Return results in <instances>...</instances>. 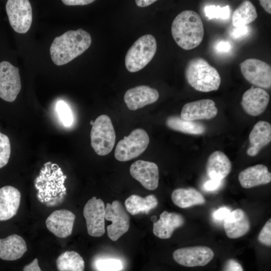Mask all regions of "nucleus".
<instances>
[{
	"label": "nucleus",
	"instance_id": "obj_1",
	"mask_svg": "<svg viewBox=\"0 0 271 271\" xmlns=\"http://www.w3.org/2000/svg\"><path fill=\"white\" fill-rule=\"evenodd\" d=\"M91 41L90 35L82 29L69 30L56 37L51 44L52 60L57 66L66 64L85 51Z\"/></svg>",
	"mask_w": 271,
	"mask_h": 271
},
{
	"label": "nucleus",
	"instance_id": "obj_2",
	"mask_svg": "<svg viewBox=\"0 0 271 271\" xmlns=\"http://www.w3.org/2000/svg\"><path fill=\"white\" fill-rule=\"evenodd\" d=\"M171 33L176 43L186 50L199 46L204 35V26L200 16L192 10H185L173 20Z\"/></svg>",
	"mask_w": 271,
	"mask_h": 271
},
{
	"label": "nucleus",
	"instance_id": "obj_3",
	"mask_svg": "<svg viewBox=\"0 0 271 271\" xmlns=\"http://www.w3.org/2000/svg\"><path fill=\"white\" fill-rule=\"evenodd\" d=\"M185 75L188 83L198 91H216L220 85L221 77L218 71L201 57L193 58L188 62Z\"/></svg>",
	"mask_w": 271,
	"mask_h": 271
},
{
	"label": "nucleus",
	"instance_id": "obj_4",
	"mask_svg": "<svg viewBox=\"0 0 271 271\" xmlns=\"http://www.w3.org/2000/svg\"><path fill=\"white\" fill-rule=\"evenodd\" d=\"M157 50L155 37L147 34L140 37L127 50L125 57V65L130 72L144 68L153 59Z\"/></svg>",
	"mask_w": 271,
	"mask_h": 271
},
{
	"label": "nucleus",
	"instance_id": "obj_5",
	"mask_svg": "<svg viewBox=\"0 0 271 271\" xmlns=\"http://www.w3.org/2000/svg\"><path fill=\"white\" fill-rule=\"evenodd\" d=\"M92 126L90 132L91 147L98 155L108 154L114 147L116 138L110 117L102 114L97 117Z\"/></svg>",
	"mask_w": 271,
	"mask_h": 271
},
{
	"label": "nucleus",
	"instance_id": "obj_6",
	"mask_svg": "<svg viewBox=\"0 0 271 271\" xmlns=\"http://www.w3.org/2000/svg\"><path fill=\"white\" fill-rule=\"evenodd\" d=\"M149 141V137L144 129H135L118 142L114 151L115 158L121 162L135 158L145 151Z\"/></svg>",
	"mask_w": 271,
	"mask_h": 271
},
{
	"label": "nucleus",
	"instance_id": "obj_7",
	"mask_svg": "<svg viewBox=\"0 0 271 271\" xmlns=\"http://www.w3.org/2000/svg\"><path fill=\"white\" fill-rule=\"evenodd\" d=\"M6 9L13 29L18 33H26L31 27L33 20L32 9L29 1L8 0Z\"/></svg>",
	"mask_w": 271,
	"mask_h": 271
},
{
	"label": "nucleus",
	"instance_id": "obj_8",
	"mask_svg": "<svg viewBox=\"0 0 271 271\" xmlns=\"http://www.w3.org/2000/svg\"><path fill=\"white\" fill-rule=\"evenodd\" d=\"M105 219L111 221V224L107 226V232L108 237L112 241L117 240L129 229V215L118 200L113 201L111 204H106Z\"/></svg>",
	"mask_w": 271,
	"mask_h": 271
},
{
	"label": "nucleus",
	"instance_id": "obj_9",
	"mask_svg": "<svg viewBox=\"0 0 271 271\" xmlns=\"http://www.w3.org/2000/svg\"><path fill=\"white\" fill-rule=\"evenodd\" d=\"M105 206L101 199L94 196L85 205L83 214L85 219L88 234L100 237L105 233Z\"/></svg>",
	"mask_w": 271,
	"mask_h": 271
},
{
	"label": "nucleus",
	"instance_id": "obj_10",
	"mask_svg": "<svg viewBox=\"0 0 271 271\" xmlns=\"http://www.w3.org/2000/svg\"><path fill=\"white\" fill-rule=\"evenodd\" d=\"M19 68L10 62H0V97L8 102L14 101L21 89Z\"/></svg>",
	"mask_w": 271,
	"mask_h": 271
},
{
	"label": "nucleus",
	"instance_id": "obj_11",
	"mask_svg": "<svg viewBox=\"0 0 271 271\" xmlns=\"http://www.w3.org/2000/svg\"><path fill=\"white\" fill-rule=\"evenodd\" d=\"M245 79L251 84L265 89L271 86V67L260 60L250 58L239 64Z\"/></svg>",
	"mask_w": 271,
	"mask_h": 271
},
{
	"label": "nucleus",
	"instance_id": "obj_12",
	"mask_svg": "<svg viewBox=\"0 0 271 271\" xmlns=\"http://www.w3.org/2000/svg\"><path fill=\"white\" fill-rule=\"evenodd\" d=\"M214 252L205 246H195L178 248L173 253L174 260L187 267L202 266L208 264L214 257Z\"/></svg>",
	"mask_w": 271,
	"mask_h": 271
},
{
	"label": "nucleus",
	"instance_id": "obj_13",
	"mask_svg": "<svg viewBox=\"0 0 271 271\" xmlns=\"http://www.w3.org/2000/svg\"><path fill=\"white\" fill-rule=\"evenodd\" d=\"M131 176L149 190H154L158 186L159 171L158 166L153 162L138 160L130 167Z\"/></svg>",
	"mask_w": 271,
	"mask_h": 271
},
{
	"label": "nucleus",
	"instance_id": "obj_14",
	"mask_svg": "<svg viewBox=\"0 0 271 271\" xmlns=\"http://www.w3.org/2000/svg\"><path fill=\"white\" fill-rule=\"evenodd\" d=\"M218 109L215 102L210 99H203L185 104L181 110V117L187 120L210 119L215 117Z\"/></svg>",
	"mask_w": 271,
	"mask_h": 271
},
{
	"label": "nucleus",
	"instance_id": "obj_15",
	"mask_svg": "<svg viewBox=\"0 0 271 271\" xmlns=\"http://www.w3.org/2000/svg\"><path fill=\"white\" fill-rule=\"evenodd\" d=\"M75 215L67 209L53 211L46 219L48 229L60 238H66L72 232Z\"/></svg>",
	"mask_w": 271,
	"mask_h": 271
},
{
	"label": "nucleus",
	"instance_id": "obj_16",
	"mask_svg": "<svg viewBox=\"0 0 271 271\" xmlns=\"http://www.w3.org/2000/svg\"><path fill=\"white\" fill-rule=\"evenodd\" d=\"M158 91L146 85H140L127 90L124 101L131 110H136L155 102L159 98Z\"/></svg>",
	"mask_w": 271,
	"mask_h": 271
},
{
	"label": "nucleus",
	"instance_id": "obj_17",
	"mask_svg": "<svg viewBox=\"0 0 271 271\" xmlns=\"http://www.w3.org/2000/svg\"><path fill=\"white\" fill-rule=\"evenodd\" d=\"M269 101V94L265 90L252 86L243 93L241 104L246 113L255 116L264 112Z\"/></svg>",
	"mask_w": 271,
	"mask_h": 271
},
{
	"label": "nucleus",
	"instance_id": "obj_18",
	"mask_svg": "<svg viewBox=\"0 0 271 271\" xmlns=\"http://www.w3.org/2000/svg\"><path fill=\"white\" fill-rule=\"evenodd\" d=\"M185 219L180 214L163 211L153 223V232L157 237L165 239L171 237L174 231L184 225Z\"/></svg>",
	"mask_w": 271,
	"mask_h": 271
},
{
	"label": "nucleus",
	"instance_id": "obj_19",
	"mask_svg": "<svg viewBox=\"0 0 271 271\" xmlns=\"http://www.w3.org/2000/svg\"><path fill=\"white\" fill-rule=\"evenodd\" d=\"M224 229L230 238L240 237L248 232L250 222L245 212L241 209L231 211L224 220Z\"/></svg>",
	"mask_w": 271,
	"mask_h": 271
},
{
	"label": "nucleus",
	"instance_id": "obj_20",
	"mask_svg": "<svg viewBox=\"0 0 271 271\" xmlns=\"http://www.w3.org/2000/svg\"><path fill=\"white\" fill-rule=\"evenodd\" d=\"M21 194L15 187L6 186L0 188V221L8 220L17 213Z\"/></svg>",
	"mask_w": 271,
	"mask_h": 271
},
{
	"label": "nucleus",
	"instance_id": "obj_21",
	"mask_svg": "<svg viewBox=\"0 0 271 271\" xmlns=\"http://www.w3.org/2000/svg\"><path fill=\"white\" fill-rule=\"evenodd\" d=\"M238 180L243 188H250L269 183L271 181V173L266 166L257 164L241 171Z\"/></svg>",
	"mask_w": 271,
	"mask_h": 271
},
{
	"label": "nucleus",
	"instance_id": "obj_22",
	"mask_svg": "<svg viewBox=\"0 0 271 271\" xmlns=\"http://www.w3.org/2000/svg\"><path fill=\"white\" fill-rule=\"evenodd\" d=\"M250 146L247 150V154L255 156L260 150L271 141V125L265 121L260 120L253 126L249 135Z\"/></svg>",
	"mask_w": 271,
	"mask_h": 271
},
{
	"label": "nucleus",
	"instance_id": "obj_23",
	"mask_svg": "<svg viewBox=\"0 0 271 271\" xmlns=\"http://www.w3.org/2000/svg\"><path fill=\"white\" fill-rule=\"evenodd\" d=\"M231 169V162L221 151L213 152L208 158L206 170L211 179L222 180L230 173Z\"/></svg>",
	"mask_w": 271,
	"mask_h": 271
},
{
	"label": "nucleus",
	"instance_id": "obj_24",
	"mask_svg": "<svg viewBox=\"0 0 271 271\" xmlns=\"http://www.w3.org/2000/svg\"><path fill=\"white\" fill-rule=\"evenodd\" d=\"M27 250L24 238L13 234L5 238H0V258L5 260H15L22 257Z\"/></svg>",
	"mask_w": 271,
	"mask_h": 271
},
{
	"label": "nucleus",
	"instance_id": "obj_25",
	"mask_svg": "<svg viewBox=\"0 0 271 271\" xmlns=\"http://www.w3.org/2000/svg\"><path fill=\"white\" fill-rule=\"evenodd\" d=\"M173 202L181 208L202 205L205 203L203 195L197 190L192 188H177L172 193Z\"/></svg>",
	"mask_w": 271,
	"mask_h": 271
},
{
	"label": "nucleus",
	"instance_id": "obj_26",
	"mask_svg": "<svg viewBox=\"0 0 271 271\" xmlns=\"http://www.w3.org/2000/svg\"><path fill=\"white\" fill-rule=\"evenodd\" d=\"M158 204L157 198L153 194L149 195L144 198L132 194L124 202L125 209L132 215L141 212L148 214L150 210L157 206Z\"/></svg>",
	"mask_w": 271,
	"mask_h": 271
},
{
	"label": "nucleus",
	"instance_id": "obj_27",
	"mask_svg": "<svg viewBox=\"0 0 271 271\" xmlns=\"http://www.w3.org/2000/svg\"><path fill=\"white\" fill-rule=\"evenodd\" d=\"M166 123L173 130L188 134H201L206 130L205 126L201 122L185 120L178 116L168 117Z\"/></svg>",
	"mask_w": 271,
	"mask_h": 271
},
{
	"label": "nucleus",
	"instance_id": "obj_28",
	"mask_svg": "<svg viewBox=\"0 0 271 271\" xmlns=\"http://www.w3.org/2000/svg\"><path fill=\"white\" fill-rule=\"evenodd\" d=\"M257 17L254 6L250 1H244L234 11L232 24L234 27L245 26L255 21Z\"/></svg>",
	"mask_w": 271,
	"mask_h": 271
},
{
	"label": "nucleus",
	"instance_id": "obj_29",
	"mask_svg": "<svg viewBox=\"0 0 271 271\" xmlns=\"http://www.w3.org/2000/svg\"><path fill=\"white\" fill-rule=\"evenodd\" d=\"M59 271H84V261L75 251H67L61 254L56 260Z\"/></svg>",
	"mask_w": 271,
	"mask_h": 271
},
{
	"label": "nucleus",
	"instance_id": "obj_30",
	"mask_svg": "<svg viewBox=\"0 0 271 271\" xmlns=\"http://www.w3.org/2000/svg\"><path fill=\"white\" fill-rule=\"evenodd\" d=\"M205 16L209 19L226 20L229 18L230 8L228 5L221 7L220 6H208L205 7Z\"/></svg>",
	"mask_w": 271,
	"mask_h": 271
},
{
	"label": "nucleus",
	"instance_id": "obj_31",
	"mask_svg": "<svg viewBox=\"0 0 271 271\" xmlns=\"http://www.w3.org/2000/svg\"><path fill=\"white\" fill-rule=\"evenodd\" d=\"M11 155V144L8 137L0 132V169L8 163Z\"/></svg>",
	"mask_w": 271,
	"mask_h": 271
},
{
	"label": "nucleus",
	"instance_id": "obj_32",
	"mask_svg": "<svg viewBox=\"0 0 271 271\" xmlns=\"http://www.w3.org/2000/svg\"><path fill=\"white\" fill-rule=\"evenodd\" d=\"M95 266L99 271H120L123 268L122 262L116 259H99L96 261Z\"/></svg>",
	"mask_w": 271,
	"mask_h": 271
},
{
	"label": "nucleus",
	"instance_id": "obj_33",
	"mask_svg": "<svg viewBox=\"0 0 271 271\" xmlns=\"http://www.w3.org/2000/svg\"><path fill=\"white\" fill-rule=\"evenodd\" d=\"M58 116L65 126H70L73 122V116L70 108L63 101H59L56 105Z\"/></svg>",
	"mask_w": 271,
	"mask_h": 271
},
{
	"label": "nucleus",
	"instance_id": "obj_34",
	"mask_svg": "<svg viewBox=\"0 0 271 271\" xmlns=\"http://www.w3.org/2000/svg\"><path fill=\"white\" fill-rule=\"evenodd\" d=\"M258 241L268 246H271V219L265 223L258 236Z\"/></svg>",
	"mask_w": 271,
	"mask_h": 271
},
{
	"label": "nucleus",
	"instance_id": "obj_35",
	"mask_svg": "<svg viewBox=\"0 0 271 271\" xmlns=\"http://www.w3.org/2000/svg\"><path fill=\"white\" fill-rule=\"evenodd\" d=\"M249 32V27L247 26L237 27L233 29L230 35L234 39L241 40L246 37Z\"/></svg>",
	"mask_w": 271,
	"mask_h": 271
},
{
	"label": "nucleus",
	"instance_id": "obj_36",
	"mask_svg": "<svg viewBox=\"0 0 271 271\" xmlns=\"http://www.w3.org/2000/svg\"><path fill=\"white\" fill-rule=\"evenodd\" d=\"M222 271H243V269L236 260L231 258L226 260Z\"/></svg>",
	"mask_w": 271,
	"mask_h": 271
},
{
	"label": "nucleus",
	"instance_id": "obj_37",
	"mask_svg": "<svg viewBox=\"0 0 271 271\" xmlns=\"http://www.w3.org/2000/svg\"><path fill=\"white\" fill-rule=\"evenodd\" d=\"M230 212L228 208L222 207L214 212L212 217L216 220H224Z\"/></svg>",
	"mask_w": 271,
	"mask_h": 271
},
{
	"label": "nucleus",
	"instance_id": "obj_38",
	"mask_svg": "<svg viewBox=\"0 0 271 271\" xmlns=\"http://www.w3.org/2000/svg\"><path fill=\"white\" fill-rule=\"evenodd\" d=\"M222 184V180L210 179L204 185V189L206 191H213L219 189Z\"/></svg>",
	"mask_w": 271,
	"mask_h": 271
},
{
	"label": "nucleus",
	"instance_id": "obj_39",
	"mask_svg": "<svg viewBox=\"0 0 271 271\" xmlns=\"http://www.w3.org/2000/svg\"><path fill=\"white\" fill-rule=\"evenodd\" d=\"M62 3L67 6H83L90 4L93 0H62Z\"/></svg>",
	"mask_w": 271,
	"mask_h": 271
},
{
	"label": "nucleus",
	"instance_id": "obj_40",
	"mask_svg": "<svg viewBox=\"0 0 271 271\" xmlns=\"http://www.w3.org/2000/svg\"><path fill=\"white\" fill-rule=\"evenodd\" d=\"M231 48L229 43L227 41H221L216 46V50L222 53L228 52Z\"/></svg>",
	"mask_w": 271,
	"mask_h": 271
},
{
	"label": "nucleus",
	"instance_id": "obj_41",
	"mask_svg": "<svg viewBox=\"0 0 271 271\" xmlns=\"http://www.w3.org/2000/svg\"><path fill=\"white\" fill-rule=\"evenodd\" d=\"M23 271H42L38 264V259L36 258L31 263L25 265Z\"/></svg>",
	"mask_w": 271,
	"mask_h": 271
},
{
	"label": "nucleus",
	"instance_id": "obj_42",
	"mask_svg": "<svg viewBox=\"0 0 271 271\" xmlns=\"http://www.w3.org/2000/svg\"><path fill=\"white\" fill-rule=\"evenodd\" d=\"M261 6L263 8L266 12L271 14V1L270 0H261L259 1Z\"/></svg>",
	"mask_w": 271,
	"mask_h": 271
},
{
	"label": "nucleus",
	"instance_id": "obj_43",
	"mask_svg": "<svg viewBox=\"0 0 271 271\" xmlns=\"http://www.w3.org/2000/svg\"><path fill=\"white\" fill-rule=\"evenodd\" d=\"M136 5L140 7L149 6L156 2L155 0H136Z\"/></svg>",
	"mask_w": 271,
	"mask_h": 271
},
{
	"label": "nucleus",
	"instance_id": "obj_44",
	"mask_svg": "<svg viewBox=\"0 0 271 271\" xmlns=\"http://www.w3.org/2000/svg\"><path fill=\"white\" fill-rule=\"evenodd\" d=\"M93 123H94V121L92 120V121H90V124L92 125L93 124Z\"/></svg>",
	"mask_w": 271,
	"mask_h": 271
}]
</instances>
